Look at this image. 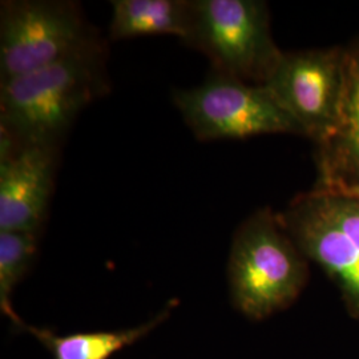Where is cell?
I'll list each match as a JSON object with an SVG mask.
<instances>
[{
    "label": "cell",
    "instance_id": "obj_4",
    "mask_svg": "<svg viewBox=\"0 0 359 359\" xmlns=\"http://www.w3.org/2000/svg\"><path fill=\"white\" fill-rule=\"evenodd\" d=\"M203 52L212 69L264 86L283 52L261 0H193L192 35L185 44Z\"/></svg>",
    "mask_w": 359,
    "mask_h": 359
},
{
    "label": "cell",
    "instance_id": "obj_9",
    "mask_svg": "<svg viewBox=\"0 0 359 359\" xmlns=\"http://www.w3.org/2000/svg\"><path fill=\"white\" fill-rule=\"evenodd\" d=\"M313 189L342 192L359 185V39L345 48V86L333 133L316 144Z\"/></svg>",
    "mask_w": 359,
    "mask_h": 359
},
{
    "label": "cell",
    "instance_id": "obj_12",
    "mask_svg": "<svg viewBox=\"0 0 359 359\" xmlns=\"http://www.w3.org/2000/svg\"><path fill=\"white\" fill-rule=\"evenodd\" d=\"M39 233L0 231V309L18 329L26 323L13 309V295L23 281L38 252Z\"/></svg>",
    "mask_w": 359,
    "mask_h": 359
},
{
    "label": "cell",
    "instance_id": "obj_6",
    "mask_svg": "<svg viewBox=\"0 0 359 359\" xmlns=\"http://www.w3.org/2000/svg\"><path fill=\"white\" fill-rule=\"evenodd\" d=\"M173 103L200 142L270 133L305 136L265 86L249 84L215 69L200 86L173 90Z\"/></svg>",
    "mask_w": 359,
    "mask_h": 359
},
{
    "label": "cell",
    "instance_id": "obj_2",
    "mask_svg": "<svg viewBox=\"0 0 359 359\" xmlns=\"http://www.w3.org/2000/svg\"><path fill=\"white\" fill-rule=\"evenodd\" d=\"M308 261L277 213L258 209L233 237L228 264L233 305L255 321L289 308L308 283Z\"/></svg>",
    "mask_w": 359,
    "mask_h": 359
},
{
    "label": "cell",
    "instance_id": "obj_3",
    "mask_svg": "<svg viewBox=\"0 0 359 359\" xmlns=\"http://www.w3.org/2000/svg\"><path fill=\"white\" fill-rule=\"evenodd\" d=\"M301 253L320 265L359 321V201L344 193L311 189L277 213Z\"/></svg>",
    "mask_w": 359,
    "mask_h": 359
},
{
    "label": "cell",
    "instance_id": "obj_11",
    "mask_svg": "<svg viewBox=\"0 0 359 359\" xmlns=\"http://www.w3.org/2000/svg\"><path fill=\"white\" fill-rule=\"evenodd\" d=\"M175 306L176 301H172L149 321L124 330L59 335L48 329L26 325L25 332L35 337L50 351L53 359H109L117 351L139 342L152 333L154 329L167 321Z\"/></svg>",
    "mask_w": 359,
    "mask_h": 359
},
{
    "label": "cell",
    "instance_id": "obj_5",
    "mask_svg": "<svg viewBox=\"0 0 359 359\" xmlns=\"http://www.w3.org/2000/svg\"><path fill=\"white\" fill-rule=\"evenodd\" d=\"M102 39L77 1H1L0 83L53 65Z\"/></svg>",
    "mask_w": 359,
    "mask_h": 359
},
{
    "label": "cell",
    "instance_id": "obj_1",
    "mask_svg": "<svg viewBox=\"0 0 359 359\" xmlns=\"http://www.w3.org/2000/svg\"><path fill=\"white\" fill-rule=\"evenodd\" d=\"M108 44L102 39L71 56L0 83V132L18 147L63 144L79 115L111 92Z\"/></svg>",
    "mask_w": 359,
    "mask_h": 359
},
{
    "label": "cell",
    "instance_id": "obj_7",
    "mask_svg": "<svg viewBox=\"0 0 359 359\" xmlns=\"http://www.w3.org/2000/svg\"><path fill=\"white\" fill-rule=\"evenodd\" d=\"M316 144L337 127L345 86V48L283 52L264 84Z\"/></svg>",
    "mask_w": 359,
    "mask_h": 359
},
{
    "label": "cell",
    "instance_id": "obj_13",
    "mask_svg": "<svg viewBox=\"0 0 359 359\" xmlns=\"http://www.w3.org/2000/svg\"><path fill=\"white\" fill-rule=\"evenodd\" d=\"M326 192H327V191H326ZM337 193H344V194H347V196H350V197H353V198H355V200H358L359 201V185L358 187L351 188V189H347V191Z\"/></svg>",
    "mask_w": 359,
    "mask_h": 359
},
{
    "label": "cell",
    "instance_id": "obj_8",
    "mask_svg": "<svg viewBox=\"0 0 359 359\" xmlns=\"http://www.w3.org/2000/svg\"><path fill=\"white\" fill-rule=\"evenodd\" d=\"M60 145L28 144L0 160V231L40 233L48 216Z\"/></svg>",
    "mask_w": 359,
    "mask_h": 359
},
{
    "label": "cell",
    "instance_id": "obj_10",
    "mask_svg": "<svg viewBox=\"0 0 359 359\" xmlns=\"http://www.w3.org/2000/svg\"><path fill=\"white\" fill-rule=\"evenodd\" d=\"M111 40L173 35L188 43L193 29V0H112Z\"/></svg>",
    "mask_w": 359,
    "mask_h": 359
}]
</instances>
